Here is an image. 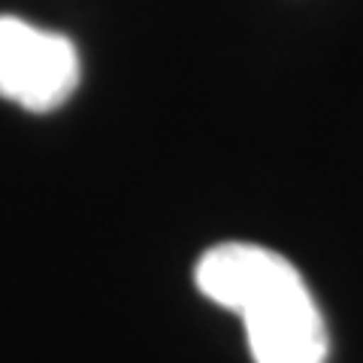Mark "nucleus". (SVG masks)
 Segmentation results:
<instances>
[{
    "label": "nucleus",
    "instance_id": "nucleus-1",
    "mask_svg": "<svg viewBox=\"0 0 363 363\" xmlns=\"http://www.w3.org/2000/svg\"><path fill=\"white\" fill-rule=\"evenodd\" d=\"M203 297L245 321L255 363H324L327 327L288 257L252 242H221L194 267Z\"/></svg>",
    "mask_w": 363,
    "mask_h": 363
},
{
    "label": "nucleus",
    "instance_id": "nucleus-2",
    "mask_svg": "<svg viewBox=\"0 0 363 363\" xmlns=\"http://www.w3.org/2000/svg\"><path fill=\"white\" fill-rule=\"evenodd\" d=\"M76 85L79 52L70 37L0 16V97L28 112H52Z\"/></svg>",
    "mask_w": 363,
    "mask_h": 363
}]
</instances>
